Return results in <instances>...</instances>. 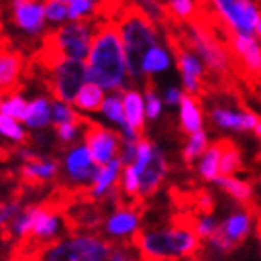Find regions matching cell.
I'll return each instance as SVG.
<instances>
[{
  "label": "cell",
  "instance_id": "cell-19",
  "mask_svg": "<svg viewBox=\"0 0 261 261\" xmlns=\"http://www.w3.org/2000/svg\"><path fill=\"white\" fill-rule=\"evenodd\" d=\"M50 114H49V101L43 97H38L36 101L28 105V114H27V123L28 127L34 129H41L49 123Z\"/></svg>",
  "mask_w": 261,
  "mask_h": 261
},
{
  "label": "cell",
  "instance_id": "cell-23",
  "mask_svg": "<svg viewBox=\"0 0 261 261\" xmlns=\"http://www.w3.org/2000/svg\"><path fill=\"white\" fill-rule=\"evenodd\" d=\"M207 149V136L203 130H196L194 135H191V142H189V146L183 149V161L187 164H191L196 157H200L201 153Z\"/></svg>",
  "mask_w": 261,
  "mask_h": 261
},
{
  "label": "cell",
  "instance_id": "cell-8",
  "mask_svg": "<svg viewBox=\"0 0 261 261\" xmlns=\"http://www.w3.org/2000/svg\"><path fill=\"white\" fill-rule=\"evenodd\" d=\"M24 56L11 45H0V97L15 95L22 90V75L27 73Z\"/></svg>",
  "mask_w": 261,
  "mask_h": 261
},
{
  "label": "cell",
  "instance_id": "cell-12",
  "mask_svg": "<svg viewBox=\"0 0 261 261\" xmlns=\"http://www.w3.org/2000/svg\"><path fill=\"white\" fill-rule=\"evenodd\" d=\"M123 116H125V123L136 135V138L144 136V130H146L144 127V101L136 90L123 92Z\"/></svg>",
  "mask_w": 261,
  "mask_h": 261
},
{
  "label": "cell",
  "instance_id": "cell-29",
  "mask_svg": "<svg viewBox=\"0 0 261 261\" xmlns=\"http://www.w3.org/2000/svg\"><path fill=\"white\" fill-rule=\"evenodd\" d=\"M93 8H95V0H69L67 6V17L73 21L84 19L90 13L93 15Z\"/></svg>",
  "mask_w": 261,
  "mask_h": 261
},
{
  "label": "cell",
  "instance_id": "cell-20",
  "mask_svg": "<svg viewBox=\"0 0 261 261\" xmlns=\"http://www.w3.org/2000/svg\"><path fill=\"white\" fill-rule=\"evenodd\" d=\"M168 64H170L168 55H166L161 47L155 45V47H151V49H147V53L144 55L140 69H142V73L151 75V73H157V71H164L166 67H168Z\"/></svg>",
  "mask_w": 261,
  "mask_h": 261
},
{
  "label": "cell",
  "instance_id": "cell-38",
  "mask_svg": "<svg viewBox=\"0 0 261 261\" xmlns=\"http://www.w3.org/2000/svg\"><path fill=\"white\" fill-rule=\"evenodd\" d=\"M196 2H198V4H203V2H207V0H196Z\"/></svg>",
  "mask_w": 261,
  "mask_h": 261
},
{
  "label": "cell",
  "instance_id": "cell-24",
  "mask_svg": "<svg viewBox=\"0 0 261 261\" xmlns=\"http://www.w3.org/2000/svg\"><path fill=\"white\" fill-rule=\"evenodd\" d=\"M60 2H69V0H60ZM129 0H97L93 8L92 19H114L120 8Z\"/></svg>",
  "mask_w": 261,
  "mask_h": 261
},
{
  "label": "cell",
  "instance_id": "cell-2",
  "mask_svg": "<svg viewBox=\"0 0 261 261\" xmlns=\"http://www.w3.org/2000/svg\"><path fill=\"white\" fill-rule=\"evenodd\" d=\"M114 21L118 22L125 58V71L130 81H136L142 75L140 64L147 49L159 43L155 21L147 15V11L140 4L125 2L116 13Z\"/></svg>",
  "mask_w": 261,
  "mask_h": 261
},
{
  "label": "cell",
  "instance_id": "cell-22",
  "mask_svg": "<svg viewBox=\"0 0 261 261\" xmlns=\"http://www.w3.org/2000/svg\"><path fill=\"white\" fill-rule=\"evenodd\" d=\"M0 112L10 116L11 120L24 121L28 114V103L15 93V95H10L8 101H0Z\"/></svg>",
  "mask_w": 261,
  "mask_h": 261
},
{
  "label": "cell",
  "instance_id": "cell-27",
  "mask_svg": "<svg viewBox=\"0 0 261 261\" xmlns=\"http://www.w3.org/2000/svg\"><path fill=\"white\" fill-rule=\"evenodd\" d=\"M213 120L217 121L220 127H228V129H243V116L235 114L231 110L226 109H215L213 110Z\"/></svg>",
  "mask_w": 261,
  "mask_h": 261
},
{
  "label": "cell",
  "instance_id": "cell-14",
  "mask_svg": "<svg viewBox=\"0 0 261 261\" xmlns=\"http://www.w3.org/2000/svg\"><path fill=\"white\" fill-rule=\"evenodd\" d=\"M252 217H254L252 213L239 211V213H233L224 224H220V229H222L224 235L231 241V245H233L235 248L246 239V235H248V231H250Z\"/></svg>",
  "mask_w": 261,
  "mask_h": 261
},
{
  "label": "cell",
  "instance_id": "cell-30",
  "mask_svg": "<svg viewBox=\"0 0 261 261\" xmlns=\"http://www.w3.org/2000/svg\"><path fill=\"white\" fill-rule=\"evenodd\" d=\"M101 110H103L105 114L109 116L110 120H114L116 123H120L121 127H125V116H123V109H121V101L120 97H116V95H112V97H107L103 101V107H101Z\"/></svg>",
  "mask_w": 261,
  "mask_h": 261
},
{
  "label": "cell",
  "instance_id": "cell-26",
  "mask_svg": "<svg viewBox=\"0 0 261 261\" xmlns=\"http://www.w3.org/2000/svg\"><path fill=\"white\" fill-rule=\"evenodd\" d=\"M0 135L8 136L11 140H17V142H22V144H28V136L27 133L21 129V127L17 125L15 120H11L10 116H6L0 112Z\"/></svg>",
  "mask_w": 261,
  "mask_h": 261
},
{
  "label": "cell",
  "instance_id": "cell-32",
  "mask_svg": "<svg viewBox=\"0 0 261 261\" xmlns=\"http://www.w3.org/2000/svg\"><path fill=\"white\" fill-rule=\"evenodd\" d=\"M43 10L45 17L53 22H60L67 17V6H65V2H60V0H49L43 6Z\"/></svg>",
  "mask_w": 261,
  "mask_h": 261
},
{
  "label": "cell",
  "instance_id": "cell-37",
  "mask_svg": "<svg viewBox=\"0 0 261 261\" xmlns=\"http://www.w3.org/2000/svg\"><path fill=\"white\" fill-rule=\"evenodd\" d=\"M181 97V90H177V88H172V90H168V93H166V103L168 105H174L177 103Z\"/></svg>",
  "mask_w": 261,
  "mask_h": 261
},
{
  "label": "cell",
  "instance_id": "cell-6",
  "mask_svg": "<svg viewBox=\"0 0 261 261\" xmlns=\"http://www.w3.org/2000/svg\"><path fill=\"white\" fill-rule=\"evenodd\" d=\"M90 24H92V17H84L65 27L50 30L49 36L65 58L82 60L88 56V49H90V36H92Z\"/></svg>",
  "mask_w": 261,
  "mask_h": 261
},
{
  "label": "cell",
  "instance_id": "cell-13",
  "mask_svg": "<svg viewBox=\"0 0 261 261\" xmlns=\"http://www.w3.org/2000/svg\"><path fill=\"white\" fill-rule=\"evenodd\" d=\"M213 181H217L218 185L222 187L224 191L228 192L229 196H233L235 200L239 201L243 209L252 215H256V203H254V191H252V185L250 183H246V181H241V179H235L231 175H226V177H220L217 175Z\"/></svg>",
  "mask_w": 261,
  "mask_h": 261
},
{
  "label": "cell",
  "instance_id": "cell-10",
  "mask_svg": "<svg viewBox=\"0 0 261 261\" xmlns=\"http://www.w3.org/2000/svg\"><path fill=\"white\" fill-rule=\"evenodd\" d=\"M164 177H166V161H164L163 151L153 146L146 166L138 172V196L149 198L151 194H155Z\"/></svg>",
  "mask_w": 261,
  "mask_h": 261
},
{
  "label": "cell",
  "instance_id": "cell-7",
  "mask_svg": "<svg viewBox=\"0 0 261 261\" xmlns=\"http://www.w3.org/2000/svg\"><path fill=\"white\" fill-rule=\"evenodd\" d=\"M86 125V133H84V140H86L88 151L95 161V164H107L110 159L118 157L120 153V144L121 136L112 133L110 129H105L97 121L88 120L84 121Z\"/></svg>",
  "mask_w": 261,
  "mask_h": 261
},
{
  "label": "cell",
  "instance_id": "cell-35",
  "mask_svg": "<svg viewBox=\"0 0 261 261\" xmlns=\"http://www.w3.org/2000/svg\"><path fill=\"white\" fill-rule=\"evenodd\" d=\"M215 228H217V224L209 217L196 220V235H198V239H209L211 233L215 231Z\"/></svg>",
  "mask_w": 261,
  "mask_h": 261
},
{
  "label": "cell",
  "instance_id": "cell-28",
  "mask_svg": "<svg viewBox=\"0 0 261 261\" xmlns=\"http://www.w3.org/2000/svg\"><path fill=\"white\" fill-rule=\"evenodd\" d=\"M53 118H55L56 123L71 121V123H76V125H84V121H86V116L76 114L75 110L67 109L62 103H53Z\"/></svg>",
  "mask_w": 261,
  "mask_h": 261
},
{
  "label": "cell",
  "instance_id": "cell-3",
  "mask_svg": "<svg viewBox=\"0 0 261 261\" xmlns=\"http://www.w3.org/2000/svg\"><path fill=\"white\" fill-rule=\"evenodd\" d=\"M114 246V243L97 235H82L69 241H56L45 250L41 261H109Z\"/></svg>",
  "mask_w": 261,
  "mask_h": 261
},
{
  "label": "cell",
  "instance_id": "cell-11",
  "mask_svg": "<svg viewBox=\"0 0 261 261\" xmlns=\"http://www.w3.org/2000/svg\"><path fill=\"white\" fill-rule=\"evenodd\" d=\"M67 172L75 181L82 179H95L101 170V164H92V155L88 151V147H76L69 153V157L65 161Z\"/></svg>",
  "mask_w": 261,
  "mask_h": 261
},
{
  "label": "cell",
  "instance_id": "cell-39",
  "mask_svg": "<svg viewBox=\"0 0 261 261\" xmlns=\"http://www.w3.org/2000/svg\"><path fill=\"white\" fill-rule=\"evenodd\" d=\"M0 2H2V0H0Z\"/></svg>",
  "mask_w": 261,
  "mask_h": 261
},
{
  "label": "cell",
  "instance_id": "cell-36",
  "mask_svg": "<svg viewBox=\"0 0 261 261\" xmlns=\"http://www.w3.org/2000/svg\"><path fill=\"white\" fill-rule=\"evenodd\" d=\"M109 261H136V259L130 256V250L125 245H116Z\"/></svg>",
  "mask_w": 261,
  "mask_h": 261
},
{
  "label": "cell",
  "instance_id": "cell-21",
  "mask_svg": "<svg viewBox=\"0 0 261 261\" xmlns=\"http://www.w3.org/2000/svg\"><path fill=\"white\" fill-rule=\"evenodd\" d=\"M220 151H222V138L217 142H213L211 147L207 149L205 157L200 164V174L203 179L213 181L217 177L218 172V161H220Z\"/></svg>",
  "mask_w": 261,
  "mask_h": 261
},
{
  "label": "cell",
  "instance_id": "cell-15",
  "mask_svg": "<svg viewBox=\"0 0 261 261\" xmlns=\"http://www.w3.org/2000/svg\"><path fill=\"white\" fill-rule=\"evenodd\" d=\"M181 129L187 135H194L201 129V112L198 99L191 93H181Z\"/></svg>",
  "mask_w": 261,
  "mask_h": 261
},
{
  "label": "cell",
  "instance_id": "cell-18",
  "mask_svg": "<svg viewBox=\"0 0 261 261\" xmlns=\"http://www.w3.org/2000/svg\"><path fill=\"white\" fill-rule=\"evenodd\" d=\"M138 211L136 209H116V213L110 217L107 224V231L110 235H125L138 226Z\"/></svg>",
  "mask_w": 261,
  "mask_h": 261
},
{
  "label": "cell",
  "instance_id": "cell-33",
  "mask_svg": "<svg viewBox=\"0 0 261 261\" xmlns=\"http://www.w3.org/2000/svg\"><path fill=\"white\" fill-rule=\"evenodd\" d=\"M123 192L130 200L140 198L138 196V175H136L133 164H125V175H123Z\"/></svg>",
  "mask_w": 261,
  "mask_h": 261
},
{
  "label": "cell",
  "instance_id": "cell-34",
  "mask_svg": "<svg viewBox=\"0 0 261 261\" xmlns=\"http://www.w3.org/2000/svg\"><path fill=\"white\" fill-rule=\"evenodd\" d=\"M55 130L62 144H71V142L75 140L79 125H76V123H71V121H64V123H55Z\"/></svg>",
  "mask_w": 261,
  "mask_h": 261
},
{
  "label": "cell",
  "instance_id": "cell-5",
  "mask_svg": "<svg viewBox=\"0 0 261 261\" xmlns=\"http://www.w3.org/2000/svg\"><path fill=\"white\" fill-rule=\"evenodd\" d=\"M130 246L142 261H179L170 229H140L130 237Z\"/></svg>",
  "mask_w": 261,
  "mask_h": 261
},
{
  "label": "cell",
  "instance_id": "cell-31",
  "mask_svg": "<svg viewBox=\"0 0 261 261\" xmlns=\"http://www.w3.org/2000/svg\"><path fill=\"white\" fill-rule=\"evenodd\" d=\"M146 114L149 120H155L161 114V99L157 97L155 93V88H153V82L149 81V75H146Z\"/></svg>",
  "mask_w": 261,
  "mask_h": 261
},
{
  "label": "cell",
  "instance_id": "cell-25",
  "mask_svg": "<svg viewBox=\"0 0 261 261\" xmlns=\"http://www.w3.org/2000/svg\"><path fill=\"white\" fill-rule=\"evenodd\" d=\"M166 6H168L170 13H172L179 22L181 21L189 22L192 17L196 15V8L192 0H168Z\"/></svg>",
  "mask_w": 261,
  "mask_h": 261
},
{
  "label": "cell",
  "instance_id": "cell-17",
  "mask_svg": "<svg viewBox=\"0 0 261 261\" xmlns=\"http://www.w3.org/2000/svg\"><path fill=\"white\" fill-rule=\"evenodd\" d=\"M105 95L103 90L93 84V82H88V84H82L81 90L76 92L73 103L82 110H88V112H99L101 107H103Z\"/></svg>",
  "mask_w": 261,
  "mask_h": 261
},
{
  "label": "cell",
  "instance_id": "cell-1",
  "mask_svg": "<svg viewBox=\"0 0 261 261\" xmlns=\"http://www.w3.org/2000/svg\"><path fill=\"white\" fill-rule=\"evenodd\" d=\"M86 79L107 90L120 88L125 79L121 36L114 19H101L93 24L88 49Z\"/></svg>",
  "mask_w": 261,
  "mask_h": 261
},
{
  "label": "cell",
  "instance_id": "cell-9",
  "mask_svg": "<svg viewBox=\"0 0 261 261\" xmlns=\"http://www.w3.org/2000/svg\"><path fill=\"white\" fill-rule=\"evenodd\" d=\"M11 19L28 36H38L45 27V10L39 0H11Z\"/></svg>",
  "mask_w": 261,
  "mask_h": 261
},
{
  "label": "cell",
  "instance_id": "cell-4",
  "mask_svg": "<svg viewBox=\"0 0 261 261\" xmlns=\"http://www.w3.org/2000/svg\"><path fill=\"white\" fill-rule=\"evenodd\" d=\"M84 81H86V65L82 64V60L65 58L50 73H47L45 82L56 101L73 103Z\"/></svg>",
  "mask_w": 261,
  "mask_h": 261
},
{
  "label": "cell",
  "instance_id": "cell-16",
  "mask_svg": "<svg viewBox=\"0 0 261 261\" xmlns=\"http://www.w3.org/2000/svg\"><path fill=\"white\" fill-rule=\"evenodd\" d=\"M241 166H243V161H241V151L237 144L229 138H222V151H220V161H218L220 177L233 175L235 172H239Z\"/></svg>",
  "mask_w": 261,
  "mask_h": 261
}]
</instances>
